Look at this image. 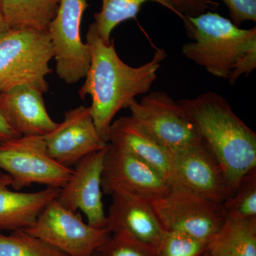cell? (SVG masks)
Listing matches in <instances>:
<instances>
[{"mask_svg": "<svg viewBox=\"0 0 256 256\" xmlns=\"http://www.w3.org/2000/svg\"><path fill=\"white\" fill-rule=\"evenodd\" d=\"M86 43L92 60L79 96L82 99L86 96L92 97V120L99 136L108 142L114 116L122 109L128 108L136 96L150 90L166 54L164 50H158L150 62L141 66H130L120 58L114 41L109 45L102 41L94 22L88 30Z\"/></svg>", "mask_w": 256, "mask_h": 256, "instance_id": "1", "label": "cell"}, {"mask_svg": "<svg viewBox=\"0 0 256 256\" xmlns=\"http://www.w3.org/2000/svg\"><path fill=\"white\" fill-rule=\"evenodd\" d=\"M178 102L220 162L232 196L244 175L256 169L255 132L216 92H208Z\"/></svg>", "mask_w": 256, "mask_h": 256, "instance_id": "2", "label": "cell"}, {"mask_svg": "<svg viewBox=\"0 0 256 256\" xmlns=\"http://www.w3.org/2000/svg\"><path fill=\"white\" fill-rule=\"evenodd\" d=\"M183 22L192 40L183 45V54L214 76L234 85L256 68V26L242 28L212 11L186 16Z\"/></svg>", "mask_w": 256, "mask_h": 256, "instance_id": "3", "label": "cell"}, {"mask_svg": "<svg viewBox=\"0 0 256 256\" xmlns=\"http://www.w3.org/2000/svg\"><path fill=\"white\" fill-rule=\"evenodd\" d=\"M54 57L46 30H10L0 34V92L22 85L48 92L46 76Z\"/></svg>", "mask_w": 256, "mask_h": 256, "instance_id": "4", "label": "cell"}, {"mask_svg": "<svg viewBox=\"0 0 256 256\" xmlns=\"http://www.w3.org/2000/svg\"><path fill=\"white\" fill-rule=\"evenodd\" d=\"M0 170L16 190L33 184L63 188L73 173L50 156L42 136H21L0 142Z\"/></svg>", "mask_w": 256, "mask_h": 256, "instance_id": "5", "label": "cell"}, {"mask_svg": "<svg viewBox=\"0 0 256 256\" xmlns=\"http://www.w3.org/2000/svg\"><path fill=\"white\" fill-rule=\"evenodd\" d=\"M150 204L165 230L182 232L207 242L226 218L222 204L198 196L178 184L172 185L166 196Z\"/></svg>", "mask_w": 256, "mask_h": 256, "instance_id": "6", "label": "cell"}, {"mask_svg": "<svg viewBox=\"0 0 256 256\" xmlns=\"http://www.w3.org/2000/svg\"><path fill=\"white\" fill-rule=\"evenodd\" d=\"M128 108L132 118L172 152L203 142L178 101L162 90L150 92L140 102L133 100Z\"/></svg>", "mask_w": 256, "mask_h": 256, "instance_id": "7", "label": "cell"}, {"mask_svg": "<svg viewBox=\"0 0 256 256\" xmlns=\"http://www.w3.org/2000/svg\"><path fill=\"white\" fill-rule=\"evenodd\" d=\"M24 230L68 256H92L111 235L106 227L95 228L85 223L78 213L67 210L56 200Z\"/></svg>", "mask_w": 256, "mask_h": 256, "instance_id": "8", "label": "cell"}, {"mask_svg": "<svg viewBox=\"0 0 256 256\" xmlns=\"http://www.w3.org/2000/svg\"><path fill=\"white\" fill-rule=\"evenodd\" d=\"M88 8L87 0H62L48 26L57 75L68 84L85 78L90 67V46L80 36L82 16Z\"/></svg>", "mask_w": 256, "mask_h": 256, "instance_id": "9", "label": "cell"}, {"mask_svg": "<svg viewBox=\"0 0 256 256\" xmlns=\"http://www.w3.org/2000/svg\"><path fill=\"white\" fill-rule=\"evenodd\" d=\"M101 185L106 195L127 194L149 202L166 196L172 188L150 165L109 143Z\"/></svg>", "mask_w": 256, "mask_h": 256, "instance_id": "10", "label": "cell"}, {"mask_svg": "<svg viewBox=\"0 0 256 256\" xmlns=\"http://www.w3.org/2000/svg\"><path fill=\"white\" fill-rule=\"evenodd\" d=\"M108 146L79 160L56 198L67 210H82L86 216L88 224L98 228H106L107 222L101 182Z\"/></svg>", "mask_w": 256, "mask_h": 256, "instance_id": "11", "label": "cell"}, {"mask_svg": "<svg viewBox=\"0 0 256 256\" xmlns=\"http://www.w3.org/2000/svg\"><path fill=\"white\" fill-rule=\"evenodd\" d=\"M173 156L176 184L220 204L230 197L223 168L204 141L174 152Z\"/></svg>", "mask_w": 256, "mask_h": 256, "instance_id": "12", "label": "cell"}, {"mask_svg": "<svg viewBox=\"0 0 256 256\" xmlns=\"http://www.w3.org/2000/svg\"><path fill=\"white\" fill-rule=\"evenodd\" d=\"M43 138L50 156L68 168L108 144L96 130L90 107L82 106L65 112L63 122Z\"/></svg>", "mask_w": 256, "mask_h": 256, "instance_id": "13", "label": "cell"}, {"mask_svg": "<svg viewBox=\"0 0 256 256\" xmlns=\"http://www.w3.org/2000/svg\"><path fill=\"white\" fill-rule=\"evenodd\" d=\"M43 92L22 85L0 92V112L10 128L21 136H45L56 128L45 106Z\"/></svg>", "mask_w": 256, "mask_h": 256, "instance_id": "14", "label": "cell"}, {"mask_svg": "<svg viewBox=\"0 0 256 256\" xmlns=\"http://www.w3.org/2000/svg\"><path fill=\"white\" fill-rule=\"evenodd\" d=\"M106 228L112 233L124 232L134 238L158 248L166 230L150 202L124 193L111 195Z\"/></svg>", "mask_w": 256, "mask_h": 256, "instance_id": "15", "label": "cell"}, {"mask_svg": "<svg viewBox=\"0 0 256 256\" xmlns=\"http://www.w3.org/2000/svg\"><path fill=\"white\" fill-rule=\"evenodd\" d=\"M108 143L150 165L170 184H176L173 152L156 141L130 116L111 124Z\"/></svg>", "mask_w": 256, "mask_h": 256, "instance_id": "16", "label": "cell"}, {"mask_svg": "<svg viewBox=\"0 0 256 256\" xmlns=\"http://www.w3.org/2000/svg\"><path fill=\"white\" fill-rule=\"evenodd\" d=\"M12 180L0 176V230H24L31 227L47 206L56 200L60 188H46L35 192L10 190Z\"/></svg>", "mask_w": 256, "mask_h": 256, "instance_id": "17", "label": "cell"}, {"mask_svg": "<svg viewBox=\"0 0 256 256\" xmlns=\"http://www.w3.org/2000/svg\"><path fill=\"white\" fill-rule=\"evenodd\" d=\"M207 250L214 256H256V218L226 216Z\"/></svg>", "mask_w": 256, "mask_h": 256, "instance_id": "18", "label": "cell"}, {"mask_svg": "<svg viewBox=\"0 0 256 256\" xmlns=\"http://www.w3.org/2000/svg\"><path fill=\"white\" fill-rule=\"evenodd\" d=\"M62 0H0L6 28L46 30L57 14Z\"/></svg>", "mask_w": 256, "mask_h": 256, "instance_id": "19", "label": "cell"}, {"mask_svg": "<svg viewBox=\"0 0 256 256\" xmlns=\"http://www.w3.org/2000/svg\"><path fill=\"white\" fill-rule=\"evenodd\" d=\"M148 2L158 3L184 21L168 0H102V8L94 14L96 30L102 41L109 45L112 42L111 34L120 24L136 18L143 4Z\"/></svg>", "mask_w": 256, "mask_h": 256, "instance_id": "20", "label": "cell"}, {"mask_svg": "<svg viewBox=\"0 0 256 256\" xmlns=\"http://www.w3.org/2000/svg\"><path fill=\"white\" fill-rule=\"evenodd\" d=\"M0 256H68L24 230L0 233Z\"/></svg>", "mask_w": 256, "mask_h": 256, "instance_id": "21", "label": "cell"}, {"mask_svg": "<svg viewBox=\"0 0 256 256\" xmlns=\"http://www.w3.org/2000/svg\"><path fill=\"white\" fill-rule=\"evenodd\" d=\"M222 206L226 216L256 218V169L244 175L235 192Z\"/></svg>", "mask_w": 256, "mask_h": 256, "instance_id": "22", "label": "cell"}, {"mask_svg": "<svg viewBox=\"0 0 256 256\" xmlns=\"http://www.w3.org/2000/svg\"><path fill=\"white\" fill-rule=\"evenodd\" d=\"M97 252L99 256H159L156 248L124 232L111 234Z\"/></svg>", "mask_w": 256, "mask_h": 256, "instance_id": "23", "label": "cell"}, {"mask_svg": "<svg viewBox=\"0 0 256 256\" xmlns=\"http://www.w3.org/2000/svg\"><path fill=\"white\" fill-rule=\"evenodd\" d=\"M208 242L175 230H166L158 248L159 256H200Z\"/></svg>", "mask_w": 256, "mask_h": 256, "instance_id": "24", "label": "cell"}, {"mask_svg": "<svg viewBox=\"0 0 256 256\" xmlns=\"http://www.w3.org/2000/svg\"><path fill=\"white\" fill-rule=\"evenodd\" d=\"M228 8L230 21L236 26L256 22V0H222Z\"/></svg>", "mask_w": 256, "mask_h": 256, "instance_id": "25", "label": "cell"}, {"mask_svg": "<svg viewBox=\"0 0 256 256\" xmlns=\"http://www.w3.org/2000/svg\"><path fill=\"white\" fill-rule=\"evenodd\" d=\"M182 16H196L220 8V3L214 0H168Z\"/></svg>", "mask_w": 256, "mask_h": 256, "instance_id": "26", "label": "cell"}, {"mask_svg": "<svg viewBox=\"0 0 256 256\" xmlns=\"http://www.w3.org/2000/svg\"><path fill=\"white\" fill-rule=\"evenodd\" d=\"M18 137L21 136L10 127L0 112V142Z\"/></svg>", "mask_w": 256, "mask_h": 256, "instance_id": "27", "label": "cell"}, {"mask_svg": "<svg viewBox=\"0 0 256 256\" xmlns=\"http://www.w3.org/2000/svg\"><path fill=\"white\" fill-rule=\"evenodd\" d=\"M6 24H5L4 16H3L2 10L1 3H0V34L6 31Z\"/></svg>", "mask_w": 256, "mask_h": 256, "instance_id": "28", "label": "cell"}, {"mask_svg": "<svg viewBox=\"0 0 256 256\" xmlns=\"http://www.w3.org/2000/svg\"><path fill=\"white\" fill-rule=\"evenodd\" d=\"M214 256L213 255H212V254H210V252H208V250H205V252H203V254H202L201 256Z\"/></svg>", "mask_w": 256, "mask_h": 256, "instance_id": "29", "label": "cell"}, {"mask_svg": "<svg viewBox=\"0 0 256 256\" xmlns=\"http://www.w3.org/2000/svg\"><path fill=\"white\" fill-rule=\"evenodd\" d=\"M92 256H99L98 254V252H96L95 254H94Z\"/></svg>", "mask_w": 256, "mask_h": 256, "instance_id": "30", "label": "cell"}, {"mask_svg": "<svg viewBox=\"0 0 256 256\" xmlns=\"http://www.w3.org/2000/svg\"><path fill=\"white\" fill-rule=\"evenodd\" d=\"M2 174H3L1 170H0V176H1V175Z\"/></svg>", "mask_w": 256, "mask_h": 256, "instance_id": "31", "label": "cell"}]
</instances>
